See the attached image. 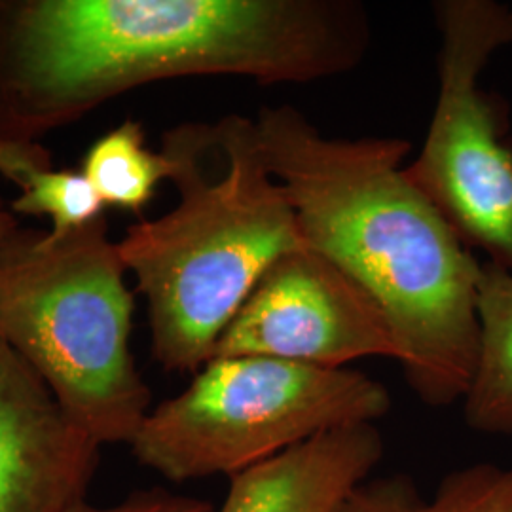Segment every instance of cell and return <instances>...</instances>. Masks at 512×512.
Segmentation results:
<instances>
[{"mask_svg": "<svg viewBox=\"0 0 512 512\" xmlns=\"http://www.w3.org/2000/svg\"><path fill=\"white\" fill-rule=\"evenodd\" d=\"M427 512H512V469L471 465L446 476Z\"/></svg>", "mask_w": 512, "mask_h": 512, "instance_id": "cell-13", "label": "cell"}, {"mask_svg": "<svg viewBox=\"0 0 512 512\" xmlns=\"http://www.w3.org/2000/svg\"><path fill=\"white\" fill-rule=\"evenodd\" d=\"M162 152L179 203L129 226L118 251L147 300L154 359L198 372L262 274L308 243L253 118L169 129Z\"/></svg>", "mask_w": 512, "mask_h": 512, "instance_id": "cell-3", "label": "cell"}, {"mask_svg": "<svg viewBox=\"0 0 512 512\" xmlns=\"http://www.w3.org/2000/svg\"><path fill=\"white\" fill-rule=\"evenodd\" d=\"M82 175L103 205L139 211L169 177V162L162 150L147 147L141 124L128 120L93 143Z\"/></svg>", "mask_w": 512, "mask_h": 512, "instance_id": "cell-12", "label": "cell"}, {"mask_svg": "<svg viewBox=\"0 0 512 512\" xmlns=\"http://www.w3.org/2000/svg\"><path fill=\"white\" fill-rule=\"evenodd\" d=\"M215 357L346 368L366 357L397 361V346L378 306L306 245L279 256L262 274L222 332Z\"/></svg>", "mask_w": 512, "mask_h": 512, "instance_id": "cell-7", "label": "cell"}, {"mask_svg": "<svg viewBox=\"0 0 512 512\" xmlns=\"http://www.w3.org/2000/svg\"><path fill=\"white\" fill-rule=\"evenodd\" d=\"M255 122L304 241L384 313L416 395L429 406L465 399L480 353L482 264L406 177L410 143L332 139L287 105Z\"/></svg>", "mask_w": 512, "mask_h": 512, "instance_id": "cell-1", "label": "cell"}, {"mask_svg": "<svg viewBox=\"0 0 512 512\" xmlns=\"http://www.w3.org/2000/svg\"><path fill=\"white\" fill-rule=\"evenodd\" d=\"M18 230V222L12 217L10 211H6L0 203V245L10 238Z\"/></svg>", "mask_w": 512, "mask_h": 512, "instance_id": "cell-16", "label": "cell"}, {"mask_svg": "<svg viewBox=\"0 0 512 512\" xmlns=\"http://www.w3.org/2000/svg\"><path fill=\"white\" fill-rule=\"evenodd\" d=\"M69 512H213V507L198 497L171 494L162 488H154L131 494L128 499L112 507H95L84 501Z\"/></svg>", "mask_w": 512, "mask_h": 512, "instance_id": "cell-15", "label": "cell"}, {"mask_svg": "<svg viewBox=\"0 0 512 512\" xmlns=\"http://www.w3.org/2000/svg\"><path fill=\"white\" fill-rule=\"evenodd\" d=\"M435 16L439 93L425 143L404 173L469 249L512 272V147L501 105L480 86L490 57L512 46V8L442 0Z\"/></svg>", "mask_w": 512, "mask_h": 512, "instance_id": "cell-6", "label": "cell"}, {"mask_svg": "<svg viewBox=\"0 0 512 512\" xmlns=\"http://www.w3.org/2000/svg\"><path fill=\"white\" fill-rule=\"evenodd\" d=\"M101 215L69 234L0 245V336L99 444H131L152 393L129 349L133 293Z\"/></svg>", "mask_w": 512, "mask_h": 512, "instance_id": "cell-4", "label": "cell"}, {"mask_svg": "<svg viewBox=\"0 0 512 512\" xmlns=\"http://www.w3.org/2000/svg\"><path fill=\"white\" fill-rule=\"evenodd\" d=\"M391 408L385 385L348 368L268 357H215L150 410L131 440L141 465L171 482L236 476L294 446Z\"/></svg>", "mask_w": 512, "mask_h": 512, "instance_id": "cell-5", "label": "cell"}, {"mask_svg": "<svg viewBox=\"0 0 512 512\" xmlns=\"http://www.w3.org/2000/svg\"><path fill=\"white\" fill-rule=\"evenodd\" d=\"M382 458L376 423L334 429L232 476L219 512H334Z\"/></svg>", "mask_w": 512, "mask_h": 512, "instance_id": "cell-9", "label": "cell"}, {"mask_svg": "<svg viewBox=\"0 0 512 512\" xmlns=\"http://www.w3.org/2000/svg\"><path fill=\"white\" fill-rule=\"evenodd\" d=\"M14 90L38 122L129 88L234 74L311 84L366 54V8L351 0H37L14 23Z\"/></svg>", "mask_w": 512, "mask_h": 512, "instance_id": "cell-2", "label": "cell"}, {"mask_svg": "<svg viewBox=\"0 0 512 512\" xmlns=\"http://www.w3.org/2000/svg\"><path fill=\"white\" fill-rule=\"evenodd\" d=\"M334 512H427L414 482L406 476L366 478Z\"/></svg>", "mask_w": 512, "mask_h": 512, "instance_id": "cell-14", "label": "cell"}, {"mask_svg": "<svg viewBox=\"0 0 512 512\" xmlns=\"http://www.w3.org/2000/svg\"><path fill=\"white\" fill-rule=\"evenodd\" d=\"M0 175L21 190L12 211L19 215H46L50 234L63 236L103 215V203L80 173L54 169L37 143L18 137H0Z\"/></svg>", "mask_w": 512, "mask_h": 512, "instance_id": "cell-11", "label": "cell"}, {"mask_svg": "<svg viewBox=\"0 0 512 512\" xmlns=\"http://www.w3.org/2000/svg\"><path fill=\"white\" fill-rule=\"evenodd\" d=\"M480 353L463 399L465 420L486 435H512V272L482 264L478 285Z\"/></svg>", "mask_w": 512, "mask_h": 512, "instance_id": "cell-10", "label": "cell"}, {"mask_svg": "<svg viewBox=\"0 0 512 512\" xmlns=\"http://www.w3.org/2000/svg\"><path fill=\"white\" fill-rule=\"evenodd\" d=\"M99 448L0 336V512H69L84 503Z\"/></svg>", "mask_w": 512, "mask_h": 512, "instance_id": "cell-8", "label": "cell"}]
</instances>
